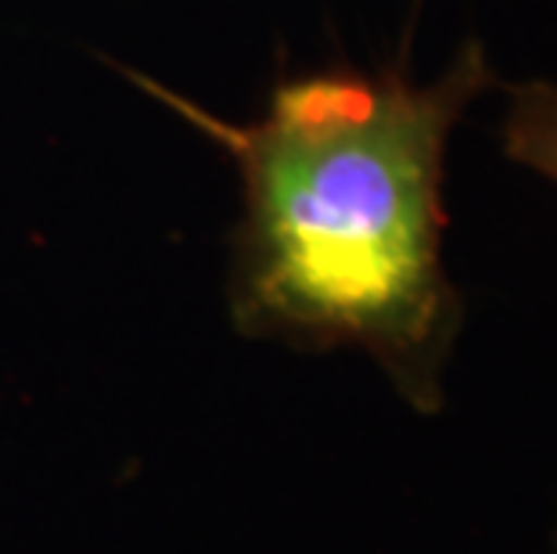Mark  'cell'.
I'll use <instances>...</instances> for the list:
<instances>
[{
    "mask_svg": "<svg viewBox=\"0 0 557 554\" xmlns=\"http://www.w3.org/2000/svg\"><path fill=\"white\" fill-rule=\"evenodd\" d=\"M500 151L507 162L557 187V79H525L507 87Z\"/></svg>",
    "mask_w": 557,
    "mask_h": 554,
    "instance_id": "cell-2",
    "label": "cell"
},
{
    "mask_svg": "<svg viewBox=\"0 0 557 554\" xmlns=\"http://www.w3.org/2000/svg\"><path fill=\"white\" fill-rule=\"evenodd\" d=\"M120 73L234 162L227 303L242 335L302 353L360 349L421 415L446 404L465 296L446 270V156L460 120L500 87L479 37L435 79L410 54L281 73L263 115L231 123L159 79Z\"/></svg>",
    "mask_w": 557,
    "mask_h": 554,
    "instance_id": "cell-1",
    "label": "cell"
},
{
    "mask_svg": "<svg viewBox=\"0 0 557 554\" xmlns=\"http://www.w3.org/2000/svg\"><path fill=\"white\" fill-rule=\"evenodd\" d=\"M550 554H557V515H554V533H550Z\"/></svg>",
    "mask_w": 557,
    "mask_h": 554,
    "instance_id": "cell-3",
    "label": "cell"
}]
</instances>
